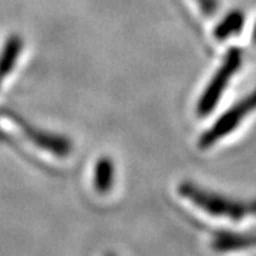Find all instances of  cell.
Instances as JSON below:
<instances>
[{
	"label": "cell",
	"mask_w": 256,
	"mask_h": 256,
	"mask_svg": "<svg viewBox=\"0 0 256 256\" xmlns=\"http://www.w3.org/2000/svg\"><path fill=\"white\" fill-rule=\"evenodd\" d=\"M178 192L196 208L216 218H228L238 222L248 216H256V200L229 198L218 192L205 190L192 181H182L178 185Z\"/></svg>",
	"instance_id": "6da1fadb"
},
{
	"label": "cell",
	"mask_w": 256,
	"mask_h": 256,
	"mask_svg": "<svg viewBox=\"0 0 256 256\" xmlns=\"http://www.w3.org/2000/svg\"><path fill=\"white\" fill-rule=\"evenodd\" d=\"M240 64H242V52L236 47L229 48L220 68L212 76L210 82H208V86L205 87L202 96L196 102L198 117H206L215 110L220 97L224 96V92L228 87L230 78L238 73V70L240 68Z\"/></svg>",
	"instance_id": "7a4b0ae2"
},
{
	"label": "cell",
	"mask_w": 256,
	"mask_h": 256,
	"mask_svg": "<svg viewBox=\"0 0 256 256\" xmlns=\"http://www.w3.org/2000/svg\"><path fill=\"white\" fill-rule=\"evenodd\" d=\"M254 111H256V87L246 97L240 98L236 104L229 107L228 110L212 124V127L208 128L202 134L198 140V146L201 150H208L210 146H214L218 141L224 140L232 131H235L239 127V124Z\"/></svg>",
	"instance_id": "3957f363"
},
{
	"label": "cell",
	"mask_w": 256,
	"mask_h": 256,
	"mask_svg": "<svg viewBox=\"0 0 256 256\" xmlns=\"http://www.w3.org/2000/svg\"><path fill=\"white\" fill-rule=\"evenodd\" d=\"M210 246L218 254L256 248V232H218L214 236Z\"/></svg>",
	"instance_id": "277c9868"
},
{
	"label": "cell",
	"mask_w": 256,
	"mask_h": 256,
	"mask_svg": "<svg viewBox=\"0 0 256 256\" xmlns=\"http://www.w3.org/2000/svg\"><path fill=\"white\" fill-rule=\"evenodd\" d=\"M28 138L34 144L50 151V152H53L56 156H67L72 151V144L67 138L43 132V131L34 130V128H28Z\"/></svg>",
	"instance_id": "5b68a950"
},
{
	"label": "cell",
	"mask_w": 256,
	"mask_h": 256,
	"mask_svg": "<svg viewBox=\"0 0 256 256\" xmlns=\"http://www.w3.org/2000/svg\"><path fill=\"white\" fill-rule=\"evenodd\" d=\"M114 176H116L114 162L111 161L110 156H101L94 165V188H96V191L101 195L108 194L114 185Z\"/></svg>",
	"instance_id": "8992f818"
},
{
	"label": "cell",
	"mask_w": 256,
	"mask_h": 256,
	"mask_svg": "<svg viewBox=\"0 0 256 256\" xmlns=\"http://www.w3.org/2000/svg\"><path fill=\"white\" fill-rule=\"evenodd\" d=\"M245 14L239 9L230 10L225 18L220 20V23L214 28V36L216 40H226L229 37L238 34L245 24Z\"/></svg>",
	"instance_id": "52a82bcc"
},
{
	"label": "cell",
	"mask_w": 256,
	"mask_h": 256,
	"mask_svg": "<svg viewBox=\"0 0 256 256\" xmlns=\"http://www.w3.org/2000/svg\"><path fill=\"white\" fill-rule=\"evenodd\" d=\"M22 48H23V42L18 36H12L4 44L3 53L0 56V86L3 80L12 73L14 64L18 63Z\"/></svg>",
	"instance_id": "ba28073f"
},
{
	"label": "cell",
	"mask_w": 256,
	"mask_h": 256,
	"mask_svg": "<svg viewBox=\"0 0 256 256\" xmlns=\"http://www.w3.org/2000/svg\"><path fill=\"white\" fill-rule=\"evenodd\" d=\"M196 4L200 6L201 12L208 16V18H214L218 12V0H195Z\"/></svg>",
	"instance_id": "9c48e42d"
},
{
	"label": "cell",
	"mask_w": 256,
	"mask_h": 256,
	"mask_svg": "<svg viewBox=\"0 0 256 256\" xmlns=\"http://www.w3.org/2000/svg\"><path fill=\"white\" fill-rule=\"evenodd\" d=\"M252 40L256 43V24L254 26V30H252Z\"/></svg>",
	"instance_id": "30bf717a"
},
{
	"label": "cell",
	"mask_w": 256,
	"mask_h": 256,
	"mask_svg": "<svg viewBox=\"0 0 256 256\" xmlns=\"http://www.w3.org/2000/svg\"><path fill=\"white\" fill-rule=\"evenodd\" d=\"M104 256H116V255H112V254H106Z\"/></svg>",
	"instance_id": "8fae6325"
}]
</instances>
